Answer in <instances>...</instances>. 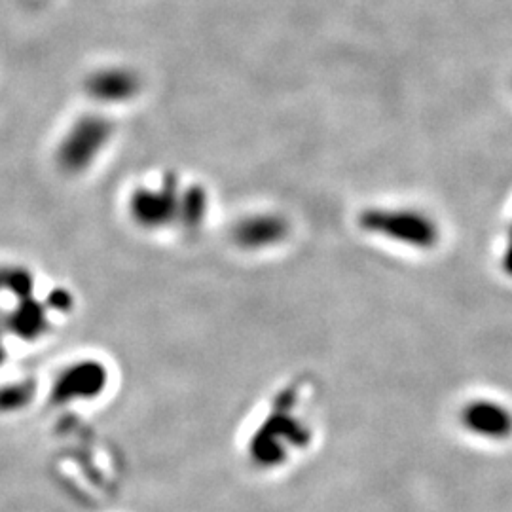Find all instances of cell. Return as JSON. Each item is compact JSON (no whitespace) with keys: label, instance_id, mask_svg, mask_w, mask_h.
I'll use <instances>...</instances> for the list:
<instances>
[{"label":"cell","instance_id":"11","mask_svg":"<svg viewBox=\"0 0 512 512\" xmlns=\"http://www.w3.org/2000/svg\"><path fill=\"white\" fill-rule=\"evenodd\" d=\"M503 270H505V274L512 277V238H509L507 249L503 253Z\"/></svg>","mask_w":512,"mask_h":512},{"label":"cell","instance_id":"5","mask_svg":"<svg viewBox=\"0 0 512 512\" xmlns=\"http://www.w3.org/2000/svg\"><path fill=\"white\" fill-rule=\"evenodd\" d=\"M461 425L480 439H509L512 435V412L501 403L476 399L461 410Z\"/></svg>","mask_w":512,"mask_h":512},{"label":"cell","instance_id":"7","mask_svg":"<svg viewBox=\"0 0 512 512\" xmlns=\"http://www.w3.org/2000/svg\"><path fill=\"white\" fill-rule=\"evenodd\" d=\"M48 308H50L48 304L44 306L42 302H37L33 296H29L25 300H19L16 308L10 311L8 317H6V327L21 340L35 342L50 330Z\"/></svg>","mask_w":512,"mask_h":512},{"label":"cell","instance_id":"4","mask_svg":"<svg viewBox=\"0 0 512 512\" xmlns=\"http://www.w3.org/2000/svg\"><path fill=\"white\" fill-rule=\"evenodd\" d=\"M181 200H183V194L179 192L177 181L169 179L162 184V188H156V190L143 188L135 192L129 205L131 217L139 226L147 230L164 228L171 222L179 220Z\"/></svg>","mask_w":512,"mask_h":512},{"label":"cell","instance_id":"1","mask_svg":"<svg viewBox=\"0 0 512 512\" xmlns=\"http://www.w3.org/2000/svg\"><path fill=\"white\" fill-rule=\"evenodd\" d=\"M361 228L378 238L416 251H431L439 245L437 220L423 211L401 207H372L359 217Z\"/></svg>","mask_w":512,"mask_h":512},{"label":"cell","instance_id":"3","mask_svg":"<svg viewBox=\"0 0 512 512\" xmlns=\"http://www.w3.org/2000/svg\"><path fill=\"white\" fill-rule=\"evenodd\" d=\"M109 385V370L99 361H78L67 366L52 385V403L71 404L101 397Z\"/></svg>","mask_w":512,"mask_h":512},{"label":"cell","instance_id":"2","mask_svg":"<svg viewBox=\"0 0 512 512\" xmlns=\"http://www.w3.org/2000/svg\"><path fill=\"white\" fill-rule=\"evenodd\" d=\"M308 442V425L291 416L287 410L275 408L256 429L253 439L249 442V456L258 467L270 469L285 463L293 450L304 448Z\"/></svg>","mask_w":512,"mask_h":512},{"label":"cell","instance_id":"12","mask_svg":"<svg viewBox=\"0 0 512 512\" xmlns=\"http://www.w3.org/2000/svg\"><path fill=\"white\" fill-rule=\"evenodd\" d=\"M2 355H4V353H2V346H0V361H2Z\"/></svg>","mask_w":512,"mask_h":512},{"label":"cell","instance_id":"6","mask_svg":"<svg viewBox=\"0 0 512 512\" xmlns=\"http://www.w3.org/2000/svg\"><path fill=\"white\" fill-rule=\"evenodd\" d=\"M289 236V222L279 215H253L234 226V241L245 251H264Z\"/></svg>","mask_w":512,"mask_h":512},{"label":"cell","instance_id":"10","mask_svg":"<svg viewBox=\"0 0 512 512\" xmlns=\"http://www.w3.org/2000/svg\"><path fill=\"white\" fill-rule=\"evenodd\" d=\"M33 397L31 385H6L0 389V412H16L19 408L27 406Z\"/></svg>","mask_w":512,"mask_h":512},{"label":"cell","instance_id":"9","mask_svg":"<svg viewBox=\"0 0 512 512\" xmlns=\"http://www.w3.org/2000/svg\"><path fill=\"white\" fill-rule=\"evenodd\" d=\"M35 277L25 268H0V294H8L16 300L33 296Z\"/></svg>","mask_w":512,"mask_h":512},{"label":"cell","instance_id":"8","mask_svg":"<svg viewBox=\"0 0 512 512\" xmlns=\"http://www.w3.org/2000/svg\"><path fill=\"white\" fill-rule=\"evenodd\" d=\"M207 217V194L200 186H192L183 194L179 222L188 230H196L202 226Z\"/></svg>","mask_w":512,"mask_h":512},{"label":"cell","instance_id":"13","mask_svg":"<svg viewBox=\"0 0 512 512\" xmlns=\"http://www.w3.org/2000/svg\"><path fill=\"white\" fill-rule=\"evenodd\" d=\"M509 238H512V224H511V230H509Z\"/></svg>","mask_w":512,"mask_h":512}]
</instances>
